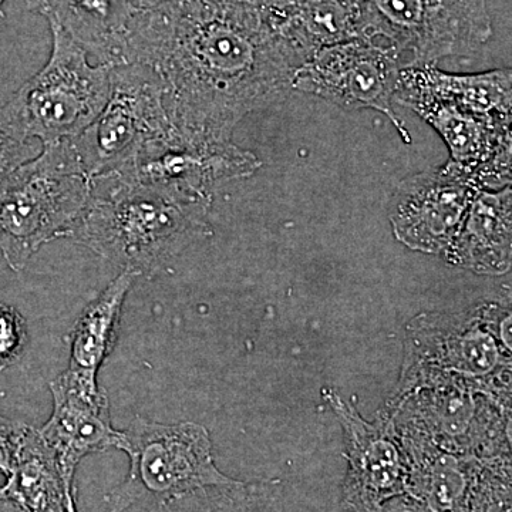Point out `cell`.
Instances as JSON below:
<instances>
[{
	"instance_id": "ba28073f",
	"label": "cell",
	"mask_w": 512,
	"mask_h": 512,
	"mask_svg": "<svg viewBox=\"0 0 512 512\" xmlns=\"http://www.w3.org/2000/svg\"><path fill=\"white\" fill-rule=\"evenodd\" d=\"M363 39L392 47L403 67L470 56L490 40L487 0H362Z\"/></svg>"
},
{
	"instance_id": "f1b7e54d",
	"label": "cell",
	"mask_w": 512,
	"mask_h": 512,
	"mask_svg": "<svg viewBox=\"0 0 512 512\" xmlns=\"http://www.w3.org/2000/svg\"><path fill=\"white\" fill-rule=\"evenodd\" d=\"M3 3H5V0H0V8H2Z\"/></svg>"
},
{
	"instance_id": "ffe728a7",
	"label": "cell",
	"mask_w": 512,
	"mask_h": 512,
	"mask_svg": "<svg viewBox=\"0 0 512 512\" xmlns=\"http://www.w3.org/2000/svg\"><path fill=\"white\" fill-rule=\"evenodd\" d=\"M0 498L30 512H69L76 501L73 484L67 483L55 451L39 430L26 429L12 471L0 487Z\"/></svg>"
},
{
	"instance_id": "4316f807",
	"label": "cell",
	"mask_w": 512,
	"mask_h": 512,
	"mask_svg": "<svg viewBox=\"0 0 512 512\" xmlns=\"http://www.w3.org/2000/svg\"><path fill=\"white\" fill-rule=\"evenodd\" d=\"M0 512H30L25 507L15 503V501L3 500L0 498Z\"/></svg>"
},
{
	"instance_id": "7c38bea8",
	"label": "cell",
	"mask_w": 512,
	"mask_h": 512,
	"mask_svg": "<svg viewBox=\"0 0 512 512\" xmlns=\"http://www.w3.org/2000/svg\"><path fill=\"white\" fill-rule=\"evenodd\" d=\"M394 103L416 111L440 134L448 161L481 191L511 185L512 116L410 92L394 93Z\"/></svg>"
},
{
	"instance_id": "2e32d148",
	"label": "cell",
	"mask_w": 512,
	"mask_h": 512,
	"mask_svg": "<svg viewBox=\"0 0 512 512\" xmlns=\"http://www.w3.org/2000/svg\"><path fill=\"white\" fill-rule=\"evenodd\" d=\"M392 423V421H390ZM407 460V490L390 512H467L480 461L457 456L409 427L392 423Z\"/></svg>"
},
{
	"instance_id": "7402d4cb",
	"label": "cell",
	"mask_w": 512,
	"mask_h": 512,
	"mask_svg": "<svg viewBox=\"0 0 512 512\" xmlns=\"http://www.w3.org/2000/svg\"><path fill=\"white\" fill-rule=\"evenodd\" d=\"M146 512H291L278 481L234 480L146 508Z\"/></svg>"
},
{
	"instance_id": "4fadbf2b",
	"label": "cell",
	"mask_w": 512,
	"mask_h": 512,
	"mask_svg": "<svg viewBox=\"0 0 512 512\" xmlns=\"http://www.w3.org/2000/svg\"><path fill=\"white\" fill-rule=\"evenodd\" d=\"M262 163L251 151L232 143H192L174 130L148 141L117 173L131 183L183 197L212 201V190L225 181L249 177Z\"/></svg>"
},
{
	"instance_id": "9c48e42d",
	"label": "cell",
	"mask_w": 512,
	"mask_h": 512,
	"mask_svg": "<svg viewBox=\"0 0 512 512\" xmlns=\"http://www.w3.org/2000/svg\"><path fill=\"white\" fill-rule=\"evenodd\" d=\"M173 130L156 74L137 63L111 67L109 99L82 134L66 141L90 180L117 173L140 148Z\"/></svg>"
},
{
	"instance_id": "8992f818",
	"label": "cell",
	"mask_w": 512,
	"mask_h": 512,
	"mask_svg": "<svg viewBox=\"0 0 512 512\" xmlns=\"http://www.w3.org/2000/svg\"><path fill=\"white\" fill-rule=\"evenodd\" d=\"M382 413L457 456L480 463L511 458V396L434 377L392 394Z\"/></svg>"
},
{
	"instance_id": "cb8c5ba5",
	"label": "cell",
	"mask_w": 512,
	"mask_h": 512,
	"mask_svg": "<svg viewBox=\"0 0 512 512\" xmlns=\"http://www.w3.org/2000/svg\"><path fill=\"white\" fill-rule=\"evenodd\" d=\"M28 342L25 319L12 306L0 303V370L15 363Z\"/></svg>"
},
{
	"instance_id": "603a6c76",
	"label": "cell",
	"mask_w": 512,
	"mask_h": 512,
	"mask_svg": "<svg viewBox=\"0 0 512 512\" xmlns=\"http://www.w3.org/2000/svg\"><path fill=\"white\" fill-rule=\"evenodd\" d=\"M467 512H511V458L480 464L468 493Z\"/></svg>"
},
{
	"instance_id": "30bf717a",
	"label": "cell",
	"mask_w": 512,
	"mask_h": 512,
	"mask_svg": "<svg viewBox=\"0 0 512 512\" xmlns=\"http://www.w3.org/2000/svg\"><path fill=\"white\" fill-rule=\"evenodd\" d=\"M402 59L379 40L355 39L313 53L293 76L292 89L330 101L343 110L383 113L406 144L409 130L393 110Z\"/></svg>"
},
{
	"instance_id": "ac0fdd59",
	"label": "cell",
	"mask_w": 512,
	"mask_h": 512,
	"mask_svg": "<svg viewBox=\"0 0 512 512\" xmlns=\"http://www.w3.org/2000/svg\"><path fill=\"white\" fill-rule=\"evenodd\" d=\"M100 64L123 66L124 40L136 0H25Z\"/></svg>"
},
{
	"instance_id": "52a82bcc",
	"label": "cell",
	"mask_w": 512,
	"mask_h": 512,
	"mask_svg": "<svg viewBox=\"0 0 512 512\" xmlns=\"http://www.w3.org/2000/svg\"><path fill=\"white\" fill-rule=\"evenodd\" d=\"M117 450L130 458L126 480L106 497L109 512L154 507L235 478L218 470L210 431L191 421L163 424L137 417Z\"/></svg>"
},
{
	"instance_id": "5b68a950",
	"label": "cell",
	"mask_w": 512,
	"mask_h": 512,
	"mask_svg": "<svg viewBox=\"0 0 512 512\" xmlns=\"http://www.w3.org/2000/svg\"><path fill=\"white\" fill-rule=\"evenodd\" d=\"M52 29V55L0 107V128L20 143L39 140L42 147L82 134L109 99L111 67L89 62V53L63 30Z\"/></svg>"
},
{
	"instance_id": "277c9868",
	"label": "cell",
	"mask_w": 512,
	"mask_h": 512,
	"mask_svg": "<svg viewBox=\"0 0 512 512\" xmlns=\"http://www.w3.org/2000/svg\"><path fill=\"white\" fill-rule=\"evenodd\" d=\"M92 197V180L63 143L43 147L0 185V252L20 272L47 242L69 238Z\"/></svg>"
},
{
	"instance_id": "9a60e30c",
	"label": "cell",
	"mask_w": 512,
	"mask_h": 512,
	"mask_svg": "<svg viewBox=\"0 0 512 512\" xmlns=\"http://www.w3.org/2000/svg\"><path fill=\"white\" fill-rule=\"evenodd\" d=\"M49 389L53 412L39 433L55 451L67 483L73 484L83 458L119 448L123 431L111 426L109 399L97 375L67 367Z\"/></svg>"
},
{
	"instance_id": "d4e9b609",
	"label": "cell",
	"mask_w": 512,
	"mask_h": 512,
	"mask_svg": "<svg viewBox=\"0 0 512 512\" xmlns=\"http://www.w3.org/2000/svg\"><path fill=\"white\" fill-rule=\"evenodd\" d=\"M39 154L32 143H20L0 128V185L19 165Z\"/></svg>"
},
{
	"instance_id": "44dd1931",
	"label": "cell",
	"mask_w": 512,
	"mask_h": 512,
	"mask_svg": "<svg viewBox=\"0 0 512 512\" xmlns=\"http://www.w3.org/2000/svg\"><path fill=\"white\" fill-rule=\"evenodd\" d=\"M137 278L131 272L121 271L84 308L70 336L69 367L97 375L116 346L124 301Z\"/></svg>"
},
{
	"instance_id": "5bb4252c",
	"label": "cell",
	"mask_w": 512,
	"mask_h": 512,
	"mask_svg": "<svg viewBox=\"0 0 512 512\" xmlns=\"http://www.w3.org/2000/svg\"><path fill=\"white\" fill-rule=\"evenodd\" d=\"M480 191L450 161L406 178L389 205L394 238L413 251L443 254Z\"/></svg>"
},
{
	"instance_id": "e0dca14e",
	"label": "cell",
	"mask_w": 512,
	"mask_h": 512,
	"mask_svg": "<svg viewBox=\"0 0 512 512\" xmlns=\"http://www.w3.org/2000/svg\"><path fill=\"white\" fill-rule=\"evenodd\" d=\"M443 256L447 264L477 275L501 276L510 271L511 185L498 191L478 192Z\"/></svg>"
},
{
	"instance_id": "83f0119b",
	"label": "cell",
	"mask_w": 512,
	"mask_h": 512,
	"mask_svg": "<svg viewBox=\"0 0 512 512\" xmlns=\"http://www.w3.org/2000/svg\"><path fill=\"white\" fill-rule=\"evenodd\" d=\"M69 512H77L76 501L72 505H70Z\"/></svg>"
},
{
	"instance_id": "7a4b0ae2",
	"label": "cell",
	"mask_w": 512,
	"mask_h": 512,
	"mask_svg": "<svg viewBox=\"0 0 512 512\" xmlns=\"http://www.w3.org/2000/svg\"><path fill=\"white\" fill-rule=\"evenodd\" d=\"M211 202L117 177L96 178L69 238L121 271L151 276L211 234Z\"/></svg>"
},
{
	"instance_id": "6da1fadb",
	"label": "cell",
	"mask_w": 512,
	"mask_h": 512,
	"mask_svg": "<svg viewBox=\"0 0 512 512\" xmlns=\"http://www.w3.org/2000/svg\"><path fill=\"white\" fill-rule=\"evenodd\" d=\"M123 57L156 74L174 133L192 143L232 141L288 97L302 64L266 0H136Z\"/></svg>"
},
{
	"instance_id": "3957f363",
	"label": "cell",
	"mask_w": 512,
	"mask_h": 512,
	"mask_svg": "<svg viewBox=\"0 0 512 512\" xmlns=\"http://www.w3.org/2000/svg\"><path fill=\"white\" fill-rule=\"evenodd\" d=\"M511 322V305L503 302L414 316L406 326L402 373L392 394L450 377L511 396Z\"/></svg>"
},
{
	"instance_id": "484cf974",
	"label": "cell",
	"mask_w": 512,
	"mask_h": 512,
	"mask_svg": "<svg viewBox=\"0 0 512 512\" xmlns=\"http://www.w3.org/2000/svg\"><path fill=\"white\" fill-rule=\"evenodd\" d=\"M28 426L0 416V473L8 477Z\"/></svg>"
},
{
	"instance_id": "8fae6325",
	"label": "cell",
	"mask_w": 512,
	"mask_h": 512,
	"mask_svg": "<svg viewBox=\"0 0 512 512\" xmlns=\"http://www.w3.org/2000/svg\"><path fill=\"white\" fill-rule=\"evenodd\" d=\"M323 399L338 417L345 437L348 471L342 485V507L350 512H390L406 494L407 460L399 437L382 412L365 419L353 404L330 389Z\"/></svg>"
},
{
	"instance_id": "d6986e66",
	"label": "cell",
	"mask_w": 512,
	"mask_h": 512,
	"mask_svg": "<svg viewBox=\"0 0 512 512\" xmlns=\"http://www.w3.org/2000/svg\"><path fill=\"white\" fill-rule=\"evenodd\" d=\"M279 35L305 62L313 53L363 39L362 0H266Z\"/></svg>"
}]
</instances>
